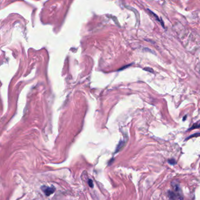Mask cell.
Instances as JSON below:
<instances>
[{"instance_id": "6da1fadb", "label": "cell", "mask_w": 200, "mask_h": 200, "mask_svg": "<svg viewBox=\"0 0 200 200\" xmlns=\"http://www.w3.org/2000/svg\"><path fill=\"white\" fill-rule=\"evenodd\" d=\"M41 189H42L43 193L45 194L46 195L49 196L50 195L53 194L55 191V188L52 187H47V186H43L42 187Z\"/></svg>"}, {"instance_id": "7a4b0ae2", "label": "cell", "mask_w": 200, "mask_h": 200, "mask_svg": "<svg viewBox=\"0 0 200 200\" xmlns=\"http://www.w3.org/2000/svg\"><path fill=\"white\" fill-rule=\"evenodd\" d=\"M200 128V121H198V122H196L193 124V126H192L191 128H189V129H188V130H193V129H198V128Z\"/></svg>"}, {"instance_id": "3957f363", "label": "cell", "mask_w": 200, "mask_h": 200, "mask_svg": "<svg viewBox=\"0 0 200 200\" xmlns=\"http://www.w3.org/2000/svg\"><path fill=\"white\" fill-rule=\"evenodd\" d=\"M200 136V133H194V134H193L192 135L189 136L187 138L185 139V140L187 141V140H188L189 139H190V138H193V137H198V136Z\"/></svg>"}, {"instance_id": "277c9868", "label": "cell", "mask_w": 200, "mask_h": 200, "mask_svg": "<svg viewBox=\"0 0 200 200\" xmlns=\"http://www.w3.org/2000/svg\"><path fill=\"white\" fill-rule=\"evenodd\" d=\"M144 70H146V71H148V72L153 73V70L152 69H151V68H150V67H147V68H145V69H144Z\"/></svg>"}, {"instance_id": "5b68a950", "label": "cell", "mask_w": 200, "mask_h": 200, "mask_svg": "<svg viewBox=\"0 0 200 200\" xmlns=\"http://www.w3.org/2000/svg\"><path fill=\"white\" fill-rule=\"evenodd\" d=\"M88 184H89V186H90V187L92 188L93 187V182H92V180H89V181H88Z\"/></svg>"}, {"instance_id": "8992f818", "label": "cell", "mask_w": 200, "mask_h": 200, "mask_svg": "<svg viewBox=\"0 0 200 200\" xmlns=\"http://www.w3.org/2000/svg\"><path fill=\"white\" fill-rule=\"evenodd\" d=\"M168 162H169L170 163V164H174L175 163H176V161H175V160L174 159H170V160H168Z\"/></svg>"}, {"instance_id": "52a82bcc", "label": "cell", "mask_w": 200, "mask_h": 200, "mask_svg": "<svg viewBox=\"0 0 200 200\" xmlns=\"http://www.w3.org/2000/svg\"><path fill=\"white\" fill-rule=\"evenodd\" d=\"M187 117V115H185V116H184V118H183V121H185V119H186Z\"/></svg>"}]
</instances>
